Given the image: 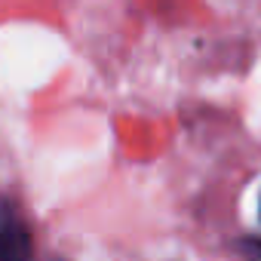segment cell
I'll return each instance as SVG.
<instances>
[{"instance_id": "6da1fadb", "label": "cell", "mask_w": 261, "mask_h": 261, "mask_svg": "<svg viewBox=\"0 0 261 261\" xmlns=\"http://www.w3.org/2000/svg\"><path fill=\"white\" fill-rule=\"evenodd\" d=\"M31 255V237L10 203L0 200V261H22Z\"/></svg>"}]
</instances>
